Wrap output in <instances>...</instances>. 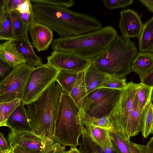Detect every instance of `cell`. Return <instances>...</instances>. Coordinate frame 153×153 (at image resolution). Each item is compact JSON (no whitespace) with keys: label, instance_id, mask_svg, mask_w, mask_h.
<instances>
[{"label":"cell","instance_id":"b9f144b4","mask_svg":"<svg viewBox=\"0 0 153 153\" xmlns=\"http://www.w3.org/2000/svg\"><path fill=\"white\" fill-rule=\"evenodd\" d=\"M6 1V0H0V22L4 20L7 14L5 7Z\"/></svg>","mask_w":153,"mask_h":153},{"label":"cell","instance_id":"e575fe53","mask_svg":"<svg viewBox=\"0 0 153 153\" xmlns=\"http://www.w3.org/2000/svg\"><path fill=\"white\" fill-rule=\"evenodd\" d=\"M104 5L109 10L123 8L132 4L133 0H103Z\"/></svg>","mask_w":153,"mask_h":153},{"label":"cell","instance_id":"c3c4849f","mask_svg":"<svg viewBox=\"0 0 153 153\" xmlns=\"http://www.w3.org/2000/svg\"><path fill=\"white\" fill-rule=\"evenodd\" d=\"M62 153H72L71 151V149L68 151H65L62 152Z\"/></svg>","mask_w":153,"mask_h":153},{"label":"cell","instance_id":"5bb4252c","mask_svg":"<svg viewBox=\"0 0 153 153\" xmlns=\"http://www.w3.org/2000/svg\"><path fill=\"white\" fill-rule=\"evenodd\" d=\"M0 59L13 68L26 63L13 40H7L0 44Z\"/></svg>","mask_w":153,"mask_h":153},{"label":"cell","instance_id":"603a6c76","mask_svg":"<svg viewBox=\"0 0 153 153\" xmlns=\"http://www.w3.org/2000/svg\"><path fill=\"white\" fill-rule=\"evenodd\" d=\"M78 73L65 70H60L56 78L64 91L69 95L76 81Z\"/></svg>","mask_w":153,"mask_h":153},{"label":"cell","instance_id":"8fae6325","mask_svg":"<svg viewBox=\"0 0 153 153\" xmlns=\"http://www.w3.org/2000/svg\"><path fill=\"white\" fill-rule=\"evenodd\" d=\"M47 63L59 70L78 73L84 71L92 59L68 52L53 51L47 57Z\"/></svg>","mask_w":153,"mask_h":153},{"label":"cell","instance_id":"d590c367","mask_svg":"<svg viewBox=\"0 0 153 153\" xmlns=\"http://www.w3.org/2000/svg\"><path fill=\"white\" fill-rule=\"evenodd\" d=\"M65 150V147L54 142L47 147L41 153H62Z\"/></svg>","mask_w":153,"mask_h":153},{"label":"cell","instance_id":"6da1fadb","mask_svg":"<svg viewBox=\"0 0 153 153\" xmlns=\"http://www.w3.org/2000/svg\"><path fill=\"white\" fill-rule=\"evenodd\" d=\"M31 2L36 21L56 33L60 38L88 33L102 27L96 18L87 14L65 8Z\"/></svg>","mask_w":153,"mask_h":153},{"label":"cell","instance_id":"836d02e7","mask_svg":"<svg viewBox=\"0 0 153 153\" xmlns=\"http://www.w3.org/2000/svg\"><path fill=\"white\" fill-rule=\"evenodd\" d=\"M31 2L38 4L68 8L75 4L73 0H30Z\"/></svg>","mask_w":153,"mask_h":153},{"label":"cell","instance_id":"f35d334b","mask_svg":"<svg viewBox=\"0 0 153 153\" xmlns=\"http://www.w3.org/2000/svg\"><path fill=\"white\" fill-rule=\"evenodd\" d=\"M25 0H6L5 7L7 11L15 10Z\"/></svg>","mask_w":153,"mask_h":153},{"label":"cell","instance_id":"ac0fdd59","mask_svg":"<svg viewBox=\"0 0 153 153\" xmlns=\"http://www.w3.org/2000/svg\"><path fill=\"white\" fill-rule=\"evenodd\" d=\"M107 75L98 69L91 61L84 71V80L88 95L100 88Z\"/></svg>","mask_w":153,"mask_h":153},{"label":"cell","instance_id":"f546056e","mask_svg":"<svg viewBox=\"0 0 153 153\" xmlns=\"http://www.w3.org/2000/svg\"><path fill=\"white\" fill-rule=\"evenodd\" d=\"M7 11L6 17L0 22V40H15L10 12Z\"/></svg>","mask_w":153,"mask_h":153},{"label":"cell","instance_id":"9a60e30c","mask_svg":"<svg viewBox=\"0 0 153 153\" xmlns=\"http://www.w3.org/2000/svg\"><path fill=\"white\" fill-rule=\"evenodd\" d=\"M84 71L78 73L76 81L69 95L79 111L86 113L88 97L84 80Z\"/></svg>","mask_w":153,"mask_h":153},{"label":"cell","instance_id":"2e32d148","mask_svg":"<svg viewBox=\"0 0 153 153\" xmlns=\"http://www.w3.org/2000/svg\"><path fill=\"white\" fill-rule=\"evenodd\" d=\"M15 41L17 48L23 56L26 63L33 67L43 64L41 58L34 51L27 34L23 35Z\"/></svg>","mask_w":153,"mask_h":153},{"label":"cell","instance_id":"ffe728a7","mask_svg":"<svg viewBox=\"0 0 153 153\" xmlns=\"http://www.w3.org/2000/svg\"><path fill=\"white\" fill-rule=\"evenodd\" d=\"M139 52H153V17L144 24L138 38Z\"/></svg>","mask_w":153,"mask_h":153},{"label":"cell","instance_id":"4dcf8cb0","mask_svg":"<svg viewBox=\"0 0 153 153\" xmlns=\"http://www.w3.org/2000/svg\"><path fill=\"white\" fill-rule=\"evenodd\" d=\"M126 78L107 75L99 88H105L122 91L127 85Z\"/></svg>","mask_w":153,"mask_h":153},{"label":"cell","instance_id":"60d3db41","mask_svg":"<svg viewBox=\"0 0 153 153\" xmlns=\"http://www.w3.org/2000/svg\"><path fill=\"white\" fill-rule=\"evenodd\" d=\"M10 147L8 141L4 137L3 133L0 132V151L3 152L8 151Z\"/></svg>","mask_w":153,"mask_h":153},{"label":"cell","instance_id":"f6af8a7d","mask_svg":"<svg viewBox=\"0 0 153 153\" xmlns=\"http://www.w3.org/2000/svg\"><path fill=\"white\" fill-rule=\"evenodd\" d=\"M150 12L153 13V0H139Z\"/></svg>","mask_w":153,"mask_h":153},{"label":"cell","instance_id":"ee69618b","mask_svg":"<svg viewBox=\"0 0 153 153\" xmlns=\"http://www.w3.org/2000/svg\"><path fill=\"white\" fill-rule=\"evenodd\" d=\"M13 149L14 153H41L42 151H33L22 147L19 146H16Z\"/></svg>","mask_w":153,"mask_h":153},{"label":"cell","instance_id":"e0dca14e","mask_svg":"<svg viewBox=\"0 0 153 153\" xmlns=\"http://www.w3.org/2000/svg\"><path fill=\"white\" fill-rule=\"evenodd\" d=\"M131 72L139 75L141 82L144 77L153 70V53L139 52L131 64Z\"/></svg>","mask_w":153,"mask_h":153},{"label":"cell","instance_id":"44dd1931","mask_svg":"<svg viewBox=\"0 0 153 153\" xmlns=\"http://www.w3.org/2000/svg\"><path fill=\"white\" fill-rule=\"evenodd\" d=\"M143 111L140 106L136 94L133 101L131 113L130 137L136 135L141 131Z\"/></svg>","mask_w":153,"mask_h":153},{"label":"cell","instance_id":"d6a6232c","mask_svg":"<svg viewBox=\"0 0 153 153\" xmlns=\"http://www.w3.org/2000/svg\"><path fill=\"white\" fill-rule=\"evenodd\" d=\"M127 143L132 153H153V137H152L146 145L136 143L126 140Z\"/></svg>","mask_w":153,"mask_h":153},{"label":"cell","instance_id":"7a4b0ae2","mask_svg":"<svg viewBox=\"0 0 153 153\" xmlns=\"http://www.w3.org/2000/svg\"><path fill=\"white\" fill-rule=\"evenodd\" d=\"M55 82L25 107L33 131L38 135L53 140L61 97L64 91L59 83Z\"/></svg>","mask_w":153,"mask_h":153},{"label":"cell","instance_id":"5b68a950","mask_svg":"<svg viewBox=\"0 0 153 153\" xmlns=\"http://www.w3.org/2000/svg\"><path fill=\"white\" fill-rule=\"evenodd\" d=\"M84 128L78 108L70 95L64 91L58 108L53 141L65 147L76 148Z\"/></svg>","mask_w":153,"mask_h":153},{"label":"cell","instance_id":"7bdbcfd3","mask_svg":"<svg viewBox=\"0 0 153 153\" xmlns=\"http://www.w3.org/2000/svg\"><path fill=\"white\" fill-rule=\"evenodd\" d=\"M141 83L148 86H153V70L151 71L144 77Z\"/></svg>","mask_w":153,"mask_h":153},{"label":"cell","instance_id":"30bf717a","mask_svg":"<svg viewBox=\"0 0 153 153\" xmlns=\"http://www.w3.org/2000/svg\"><path fill=\"white\" fill-rule=\"evenodd\" d=\"M7 139L10 148L19 146L33 151H42L54 142L36 134L33 131L16 127L10 129Z\"/></svg>","mask_w":153,"mask_h":153},{"label":"cell","instance_id":"f907efd6","mask_svg":"<svg viewBox=\"0 0 153 153\" xmlns=\"http://www.w3.org/2000/svg\"><path fill=\"white\" fill-rule=\"evenodd\" d=\"M0 153H3L1 151H0Z\"/></svg>","mask_w":153,"mask_h":153},{"label":"cell","instance_id":"4fadbf2b","mask_svg":"<svg viewBox=\"0 0 153 153\" xmlns=\"http://www.w3.org/2000/svg\"><path fill=\"white\" fill-rule=\"evenodd\" d=\"M28 30L31 37L33 47L38 52L46 51L53 41L52 30L45 25L32 22Z\"/></svg>","mask_w":153,"mask_h":153},{"label":"cell","instance_id":"d6986e66","mask_svg":"<svg viewBox=\"0 0 153 153\" xmlns=\"http://www.w3.org/2000/svg\"><path fill=\"white\" fill-rule=\"evenodd\" d=\"M25 106L21 102L8 118L6 124L7 126L10 129L19 127L27 130L33 131L29 123Z\"/></svg>","mask_w":153,"mask_h":153},{"label":"cell","instance_id":"f1b7e54d","mask_svg":"<svg viewBox=\"0 0 153 153\" xmlns=\"http://www.w3.org/2000/svg\"><path fill=\"white\" fill-rule=\"evenodd\" d=\"M81 137L78 149L81 153H100L97 146L91 140L85 128Z\"/></svg>","mask_w":153,"mask_h":153},{"label":"cell","instance_id":"4316f807","mask_svg":"<svg viewBox=\"0 0 153 153\" xmlns=\"http://www.w3.org/2000/svg\"><path fill=\"white\" fill-rule=\"evenodd\" d=\"M110 137L116 153H132L126 140L119 132L109 131Z\"/></svg>","mask_w":153,"mask_h":153},{"label":"cell","instance_id":"484cf974","mask_svg":"<svg viewBox=\"0 0 153 153\" xmlns=\"http://www.w3.org/2000/svg\"><path fill=\"white\" fill-rule=\"evenodd\" d=\"M136 95L138 98L140 106L143 110L146 108L152 101L153 86L140 83Z\"/></svg>","mask_w":153,"mask_h":153},{"label":"cell","instance_id":"9c48e42d","mask_svg":"<svg viewBox=\"0 0 153 153\" xmlns=\"http://www.w3.org/2000/svg\"><path fill=\"white\" fill-rule=\"evenodd\" d=\"M120 94L119 90L99 88L88 95L86 113L97 117L108 115L116 102Z\"/></svg>","mask_w":153,"mask_h":153},{"label":"cell","instance_id":"d4e9b609","mask_svg":"<svg viewBox=\"0 0 153 153\" xmlns=\"http://www.w3.org/2000/svg\"><path fill=\"white\" fill-rule=\"evenodd\" d=\"M153 106L152 102L144 110L141 131L144 137L147 138L153 134Z\"/></svg>","mask_w":153,"mask_h":153},{"label":"cell","instance_id":"52a82bcc","mask_svg":"<svg viewBox=\"0 0 153 153\" xmlns=\"http://www.w3.org/2000/svg\"><path fill=\"white\" fill-rule=\"evenodd\" d=\"M60 70L48 63L35 67L26 82L22 102L25 105L37 99L53 82Z\"/></svg>","mask_w":153,"mask_h":153},{"label":"cell","instance_id":"681fc988","mask_svg":"<svg viewBox=\"0 0 153 153\" xmlns=\"http://www.w3.org/2000/svg\"><path fill=\"white\" fill-rule=\"evenodd\" d=\"M1 126H2L0 122V127H1Z\"/></svg>","mask_w":153,"mask_h":153},{"label":"cell","instance_id":"8992f818","mask_svg":"<svg viewBox=\"0 0 153 153\" xmlns=\"http://www.w3.org/2000/svg\"><path fill=\"white\" fill-rule=\"evenodd\" d=\"M140 84L131 81L120 91L118 98L108 115L113 130L120 133L126 140L130 139L131 116L133 101Z\"/></svg>","mask_w":153,"mask_h":153},{"label":"cell","instance_id":"8d00e7d4","mask_svg":"<svg viewBox=\"0 0 153 153\" xmlns=\"http://www.w3.org/2000/svg\"><path fill=\"white\" fill-rule=\"evenodd\" d=\"M97 147L100 153H116L110 137L102 145Z\"/></svg>","mask_w":153,"mask_h":153},{"label":"cell","instance_id":"83f0119b","mask_svg":"<svg viewBox=\"0 0 153 153\" xmlns=\"http://www.w3.org/2000/svg\"><path fill=\"white\" fill-rule=\"evenodd\" d=\"M21 102V99L18 98L10 102L0 103V122L2 126H7L8 118Z\"/></svg>","mask_w":153,"mask_h":153},{"label":"cell","instance_id":"3957f363","mask_svg":"<svg viewBox=\"0 0 153 153\" xmlns=\"http://www.w3.org/2000/svg\"><path fill=\"white\" fill-rule=\"evenodd\" d=\"M117 35L111 26L102 27L92 32L54 40L53 51L72 52L92 59L102 53Z\"/></svg>","mask_w":153,"mask_h":153},{"label":"cell","instance_id":"74e56055","mask_svg":"<svg viewBox=\"0 0 153 153\" xmlns=\"http://www.w3.org/2000/svg\"><path fill=\"white\" fill-rule=\"evenodd\" d=\"M9 65L0 59V77H5L13 69Z\"/></svg>","mask_w":153,"mask_h":153},{"label":"cell","instance_id":"ab89813d","mask_svg":"<svg viewBox=\"0 0 153 153\" xmlns=\"http://www.w3.org/2000/svg\"><path fill=\"white\" fill-rule=\"evenodd\" d=\"M32 9L30 0H25L15 10L20 13H30Z\"/></svg>","mask_w":153,"mask_h":153},{"label":"cell","instance_id":"277c9868","mask_svg":"<svg viewBox=\"0 0 153 153\" xmlns=\"http://www.w3.org/2000/svg\"><path fill=\"white\" fill-rule=\"evenodd\" d=\"M134 42L117 35L100 54L92 60L95 67L108 75L126 78L138 53Z\"/></svg>","mask_w":153,"mask_h":153},{"label":"cell","instance_id":"7dc6e473","mask_svg":"<svg viewBox=\"0 0 153 153\" xmlns=\"http://www.w3.org/2000/svg\"><path fill=\"white\" fill-rule=\"evenodd\" d=\"M1 152L3 153H14L13 149L10 148V149L8 150Z\"/></svg>","mask_w":153,"mask_h":153},{"label":"cell","instance_id":"7402d4cb","mask_svg":"<svg viewBox=\"0 0 153 153\" xmlns=\"http://www.w3.org/2000/svg\"><path fill=\"white\" fill-rule=\"evenodd\" d=\"M79 114L81 122L84 126H92L103 128L109 131L113 130L108 115L97 117L91 116L85 112H79Z\"/></svg>","mask_w":153,"mask_h":153},{"label":"cell","instance_id":"7c38bea8","mask_svg":"<svg viewBox=\"0 0 153 153\" xmlns=\"http://www.w3.org/2000/svg\"><path fill=\"white\" fill-rule=\"evenodd\" d=\"M119 27L121 36L125 39L139 38L143 29V23L137 13L133 10H123L120 12Z\"/></svg>","mask_w":153,"mask_h":153},{"label":"cell","instance_id":"1f68e13d","mask_svg":"<svg viewBox=\"0 0 153 153\" xmlns=\"http://www.w3.org/2000/svg\"><path fill=\"white\" fill-rule=\"evenodd\" d=\"M15 40L25 34L24 24L19 13L16 10L10 12Z\"/></svg>","mask_w":153,"mask_h":153},{"label":"cell","instance_id":"cb8c5ba5","mask_svg":"<svg viewBox=\"0 0 153 153\" xmlns=\"http://www.w3.org/2000/svg\"><path fill=\"white\" fill-rule=\"evenodd\" d=\"M84 127L91 140L98 146L102 145L110 137L108 130L92 126Z\"/></svg>","mask_w":153,"mask_h":153},{"label":"cell","instance_id":"ba28073f","mask_svg":"<svg viewBox=\"0 0 153 153\" xmlns=\"http://www.w3.org/2000/svg\"><path fill=\"white\" fill-rule=\"evenodd\" d=\"M34 67L23 63L13 68L0 81V103L22 99L28 78Z\"/></svg>","mask_w":153,"mask_h":153},{"label":"cell","instance_id":"bcb514c9","mask_svg":"<svg viewBox=\"0 0 153 153\" xmlns=\"http://www.w3.org/2000/svg\"><path fill=\"white\" fill-rule=\"evenodd\" d=\"M70 149L72 153H81L77 148H71Z\"/></svg>","mask_w":153,"mask_h":153}]
</instances>
